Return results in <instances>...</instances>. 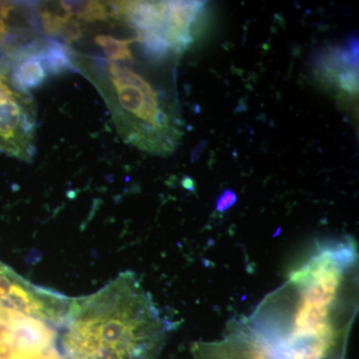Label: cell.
Returning a JSON list of instances; mask_svg holds the SVG:
<instances>
[{"label":"cell","mask_w":359,"mask_h":359,"mask_svg":"<svg viewBox=\"0 0 359 359\" xmlns=\"http://www.w3.org/2000/svg\"><path fill=\"white\" fill-rule=\"evenodd\" d=\"M137 39H138V33L135 30L133 36H130L128 39H121V37L119 39L111 34L98 33L94 37V43L102 49L108 60L132 61L135 58L131 46Z\"/></svg>","instance_id":"ba28073f"},{"label":"cell","mask_w":359,"mask_h":359,"mask_svg":"<svg viewBox=\"0 0 359 359\" xmlns=\"http://www.w3.org/2000/svg\"><path fill=\"white\" fill-rule=\"evenodd\" d=\"M169 323L132 271L71 299L63 359H159Z\"/></svg>","instance_id":"6da1fadb"},{"label":"cell","mask_w":359,"mask_h":359,"mask_svg":"<svg viewBox=\"0 0 359 359\" xmlns=\"http://www.w3.org/2000/svg\"><path fill=\"white\" fill-rule=\"evenodd\" d=\"M36 130L32 97L0 71V152L30 162L36 150Z\"/></svg>","instance_id":"5b68a950"},{"label":"cell","mask_w":359,"mask_h":359,"mask_svg":"<svg viewBox=\"0 0 359 359\" xmlns=\"http://www.w3.org/2000/svg\"><path fill=\"white\" fill-rule=\"evenodd\" d=\"M42 54H29L11 63L8 76L21 91L36 88L46 79L48 72L42 60Z\"/></svg>","instance_id":"8992f818"},{"label":"cell","mask_w":359,"mask_h":359,"mask_svg":"<svg viewBox=\"0 0 359 359\" xmlns=\"http://www.w3.org/2000/svg\"><path fill=\"white\" fill-rule=\"evenodd\" d=\"M20 6L14 2L0 1V55L11 53L27 27L14 23L20 15Z\"/></svg>","instance_id":"52a82bcc"},{"label":"cell","mask_w":359,"mask_h":359,"mask_svg":"<svg viewBox=\"0 0 359 359\" xmlns=\"http://www.w3.org/2000/svg\"><path fill=\"white\" fill-rule=\"evenodd\" d=\"M237 202V195L231 190H226L217 201V210L219 212H224L230 209Z\"/></svg>","instance_id":"9c48e42d"},{"label":"cell","mask_w":359,"mask_h":359,"mask_svg":"<svg viewBox=\"0 0 359 359\" xmlns=\"http://www.w3.org/2000/svg\"><path fill=\"white\" fill-rule=\"evenodd\" d=\"M71 299L0 262V359H63Z\"/></svg>","instance_id":"3957f363"},{"label":"cell","mask_w":359,"mask_h":359,"mask_svg":"<svg viewBox=\"0 0 359 359\" xmlns=\"http://www.w3.org/2000/svg\"><path fill=\"white\" fill-rule=\"evenodd\" d=\"M72 62L102 95L123 140L151 154L173 152L182 135L178 103L135 60L130 65L72 49Z\"/></svg>","instance_id":"7a4b0ae2"},{"label":"cell","mask_w":359,"mask_h":359,"mask_svg":"<svg viewBox=\"0 0 359 359\" xmlns=\"http://www.w3.org/2000/svg\"><path fill=\"white\" fill-rule=\"evenodd\" d=\"M348 339L321 334L255 309L218 340L194 344V359H346Z\"/></svg>","instance_id":"277c9868"}]
</instances>
